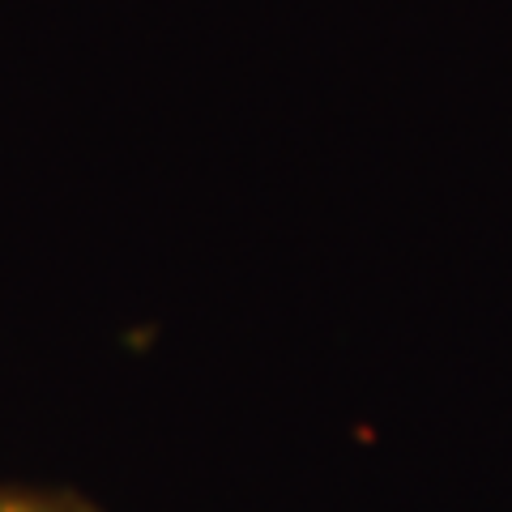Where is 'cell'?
<instances>
[{"instance_id": "cell-1", "label": "cell", "mask_w": 512, "mask_h": 512, "mask_svg": "<svg viewBox=\"0 0 512 512\" xmlns=\"http://www.w3.org/2000/svg\"><path fill=\"white\" fill-rule=\"evenodd\" d=\"M0 512H99L77 500L73 491H39V487H0Z\"/></svg>"}]
</instances>
